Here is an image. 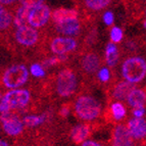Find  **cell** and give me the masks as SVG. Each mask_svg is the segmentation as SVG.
I'll return each instance as SVG.
<instances>
[{"label": "cell", "instance_id": "cell-1", "mask_svg": "<svg viewBox=\"0 0 146 146\" xmlns=\"http://www.w3.org/2000/svg\"><path fill=\"white\" fill-rule=\"evenodd\" d=\"M102 107L97 99L91 95H81L74 103L76 117L84 123L94 122L101 115Z\"/></svg>", "mask_w": 146, "mask_h": 146}, {"label": "cell", "instance_id": "cell-2", "mask_svg": "<svg viewBox=\"0 0 146 146\" xmlns=\"http://www.w3.org/2000/svg\"><path fill=\"white\" fill-rule=\"evenodd\" d=\"M31 92L27 89L8 90L0 98V112L7 113L12 110H23L31 101Z\"/></svg>", "mask_w": 146, "mask_h": 146}, {"label": "cell", "instance_id": "cell-3", "mask_svg": "<svg viewBox=\"0 0 146 146\" xmlns=\"http://www.w3.org/2000/svg\"><path fill=\"white\" fill-rule=\"evenodd\" d=\"M122 76L132 84L141 83L146 77V59L141 56L127 57L122 63Z\"/></svg>", "mask_w": 146, "mask_h": 146}, {"label": "cell", "instance_id": "cell-4", "mask_svg": "<svg viewBox=\"0 0 146 146\" xmlns=\"http://www.w3.org/2000/svg\"><path fill=\"white\" fill-rule=\"evenodd\" d=\"M30 71L25 64L19 63L9 66L3 72L2 84L9 90L23 87L29 80Z\"/></svg>", "mask_w": 146, "mask_h": 146}, {"label": "cell", "instance_id": "cell-5", "mask_svg": "<svg viewBox=\"0 0 146 146\" xmlns=\"http://www.w3.org/2000/svg\"><path fill=\"white\" fill-rule=\"evenodd\" d=\"M78 88V78L72 68H63L58 72L55 78V90L58 96L70 97Z\"/></svg>", "mask_w": 146, "mask_h": 146}, {"label": "cell", "instance_id": "cell-6", "mask_svg": "<svg viewBox=\"0 0 146 146\" xmlns=\"http://www.w3.org/2000/svg\"><path fill=\"white\" fill-rule=\"evenodd\" d=\"M1 126L2 130L5 134L9 137H17L22 134L25 130L24 119L15 113H12L11 111L7 113H2L1 115Z\"/></svg>", "mask_w": 146, "mask_h": 146}, {"label": "cell", "instance_id": "cell-7", "mask_svg": "<svg viewBox=\"0 0 146 146\" xmlns=\"http://www.w3.org/2000/svg\"><path fill=\"white\" fill-rule=\"evenodd\" d=\"M15 40L17 43L25 47L34 46L39 41L40 35L38 30L31 27L29 25L24 27L17 28L15 31Z\"/></svg>", "mask_w": 146, "mask_h": 146}, {"label": "cell", "instance_id": "cell-8", "mask_svg": "<svg viewBox=\"0 0 146 146\" xmlns=\"http://www.w3.org/2000/svg\"><path fill=\"white\" fill-rule=\"evenodd\" d=\"M77 46L78 42L73 37H54L50 42V50L55 55H66L68 53L75 51Z\"/></svg>", "mask_w": 146, "mask_h": 146}, {"label": "cell", "instance_id": "cell-9", "mask_svg": "<svg viewBox=\"0 0 146 146\" xmlns=\"http://www.w3.org/2000/svg\"><path fill=\"white\" fill-rule=\"evenodd\" d=\"M52 12L46 4H42L30 10L28 25L35 29H40L48 23Z\"/></svg>", "mask_w": 146, "mask_h": 146}, {"label": "cell", "instance_id": "cell-10", "mask_svg": "<svg viewBox=\"0 0 146 146\" xmlns=\"http://www.w3.org/2000/svg\"><path fill=\"white\" fill-rule=\"evenodd\" d=\"M135 142L126 125L119 124L113 128L111 146H135Z\"/></svg>", "mask_w": 146, "mask_h": 146}, {"label": "cell", "instance_id": "cell-11", "mask_svg": "<svg viewBox=\"0 0 146 146\" xmlns=\"http://www.w3.org/2000/svg\"><path fill=\"white\" fill-rule=\"evenodd\" d=\"M126 126L136 142H143L146 140V119L132 117L128 121Z\"/></svg>", "mask_w": 146, "mask_h": 146}, {"label": "cell", "instance_id": "cell-12", "mask_svg": "<svg viewBox=\"0 0 146 146\" xmlns=\"http://www.w3.org/2000/svg\"><path fill=\"white\" fill-rule=\"evenodd\" d=\"M92 133V128L88 123H81L74 126L70 131V138L75 144H82L87 141Z\"/></svg>", "mask_w": 146, "mask_h": 146}, {"label": "cell", "instance_id": "cell-13", "mask_svg": "<svg viewBox=\"0 0 146 146\" xmlns=\"http://www.w3.org/2000/svg\"><path fill=\"white\" fill-rule=\"evenodd\" d=\"M54 29L58 34L66 37H74L80 34L81 32V22L79 19L70 20L60 24L54 25Z\"/></svg>", "mask_w": 146, "mask_h": 146}, {"label": "cell", "instance_id": "cell-14", "mask_svg": "<svg viewBox=\"0 0 146 146\" xmlns=\"http://www.w3.org/2000/svg\"><path fill=\"white\" fill-rule=\"evenodd\" d=\"M101 59L95 52H88L81 58V66L86 74H94L100 70Z\"/></svg>", "mask_w": 146, "mask_h": 146}, {"label": "cell", "instance_id": "cell-15", "mask_svg": "<svg viewBox=\"0 0 146 146\" xmlns=\"http://www.w3.org/2000/svg\"><path fill=\"white\" fill-rule=\"evenodd\" d=\"M136 86L135 84H132L128 81H122L119 82L117 85L113 87L111 91V97L115 100V101H125L127 100L128 96L130 93L134 90Z\"/></svg>", "mask_w": 146, "mask_h": 146}, {"label": "cell", "instance_id": "cell-16", "mask_svg": "<svg viewBox=\"0 0 146 146\" xmlns=\"http://www.w3.org/2000/svg\"><path fill=\"white\" fill-rule=\"evenodd\" d=\"M127 103L132 108L146 106V90L142 88H135L127 98Z\"/></svg>", "mask_w": 146, "mask_h": 146}, {"label": "cell", "instance_id": "cell-17", "mask_svg": "<svg viewBox=\"0 0 146 146\" xmlns=\"http://www.w3.org/2000/svg\"><path fill=\"white\" fill-rule=\"evenodd\" d=\"M78 11L75 9H68V8H57L53 10L51 15V20L54 25L60 24L70 20L78 19Z\"/></svg>", "mask_w": 146, "mask_h": 146}, {"label": "cell", "instance_id": "cell-18", "mask_svg": "<svg viewBox=\"0 0 146 146\" xmlns=\"http://www.w3.org/2000/svg\"><path fill=\"white\" fill-rule=\"evenodd\" d=\"M110 115L115 122H122L127 117V107L122 101H113L110 105Z\"/></svg>", "mask_w": 146, "mask_h": 146}, {"label": "cell", "instance_id": "cell-19", "mask_svg": "<svg viewBox=\"0 0 146 146\" xmlns=\"http://www.w3.org/2000/svg\"><path fill=\"white\" fill-rule=\"evenodd\" d=\"M119 49L115 43L110 42L105 47V62L110 68L115 66L119 61Z\"/></svg>", "mask_w": 146, "mask_h": 146}, {"label": "cell", "instance_id": "cell-20", "mask_svg": "<svg viewBox=\"0 0 146 146\" xmlns=\"http://www.w3.org/2000/svg\"><path fill=\"white\" fill-rule=\"evenodd\" d=\"M30 10H31L30 8L26 7L24 5H21L20 7L17 8L15 15V20H13V25H15V29L27 26L28 21H29Z\"/></svg>", "mask_w": 146, "mask_h": 146}, {"label": "cell", "instance_id": "cell-21", "mask_svg": "<svg viewBox=\"0 0 146 146\" xmlns=\"http://www.w3.org/2000/svg\"><path fill=\"white\" fill-rule=\"evenodd\" d=\"M46 115H26L23 119L26 125V127L29 128H35V127H39L43 125L46 122Z\"/></svg>", "mask_w": 146, "mask_h": 146}, {"label": "cell", "instance_id": "cell-22", "mask_svg": "<svg viewBox=\"0 0 146 146\" xmlns=\"http://www.w3.org/2000/svg\"><path fill=\"white\" fill-rule=\"evenodd\" d=\"M15 17L9 10L5 9L4 6L1 5L0 7V29L1 31H5L10 27V25L13 23Z\"/></svg>", "mask_w": 146, "mask_h": 146}, {"label": "cell", "instance_id": "cell-23", "mask_svg": "<svg viewBox=\"0 0 146 146\" xmlns=\"http://www.w3.org/2000/svg\"><path fill=\"white\" fill-rule=\"evenodd\" d=\"M111 0H84L85 6L88 9L93 11H98L107 7L110 4Z\"/></svg>", "mask_w": 146, "mask_h": 146}, {"label": "cell", "instance_id": "cell-24", "mask_svg": "<svg viewBox=\"0 0 146 146\" xmlns=\"http://www.w3.org/2000/svg\"><path fill=\"white\" fill-rule=\"evenodd\" d=\"M30 73H31L32 76H34L36 78H42L45 76L44 66L41 63H33L30 68Z\"/></svg>", "mask_w": 146, "mask_h": 146}, {"label": "cell", "instance_id": "cell-25", "mask_svg": "<svg viewBox=\"0 0 146 146\" xmlns=\"http://www.w3.org/2000/svg\"><path fill=\"white\" fill-rule=\"evenodd\" d=\"M124 37V33L123 30L119 27H113L110 30V40L113 43H119L123 40Z\"/></svg>", "mask_w": 146, "mask_h": 146}, {"label": "cell", "instance_id": "cell-26", "mask_svg": "<svg viewBox=\"0 0 146 146\" xmlns=\"http://www.w3.org/2000/svg\"><path fill=\"white\" fill-rule=\"evenodd\" d=\"M97 78L100 82H102V83H106L108 82L110 79V68H106V66H103L97 72Z\"/></svg>", "mask_w": 146, "mask_h": 146}, {"label": "cell", "instance_id": "cell-27", "mask_svg": "<svg viewBox=\"0 0 146 146\" xmlns=\"http://www.w3.org/2000/svg\"><path fill=\"white\" fill-rule=\"evenodd\" d=\"M44 0H21V4L26 6V7L32 8L34 7H37V6H39V5H42L44 4Z\"/></svg>", "mask_w": 146, "mask_h": 146}, {"label": "cell", "instance_id": "cell-28", "mask_svg": "<svg viewBox=\"0 0 146 146\" xmlns=\"http://www.w3.org/2000/svg\"><path fill=\"white\" fill-rule=\"evenodd\" d=\"M102 20L106 26H111L113 24V22H115V15H113V13L111 11H106L103 15Z\"/></svg>", "mask_w": 146, "mask_h": 146}, {"label": "cell", "instance_id": "cell-29", "mask_svg": "<svg viewBox=\"0 0 146 146\" xmlns=\"http://www.w3.org/2000/svg\"><path fill=\"white\" fill-rule=\"evenodd\" d=\"M132 115H133V117H144V115H146L145 107H137V108H133V110H132Z\"/></svg>", "mask_w": 146, "mask_h": 146}, {"label": "cell", "instance_id": "cell-30", "mask_svg": "<svg viewBox=\"0 0 146 146\" xmlns=\"http://www.w3.org/2000/svg\"><path fill=\"white\" fill-rule=\"evenodd\" d=\"M71 106L68 104H64L62 105V106L60 107V110H59V115H60L61 117H66L70 115V113H71Z\"/></svg>", "mask_w": 146, "mask_h": 146}, {"label": "cell", "instance_id": "cell-31", "mask_svg": "<svg viewBox=\"0 0 146 146\" xmlns=\"http://www.w3.org/2000/svg\"><path fill=\"white\" fill-rule=\"evenodd\" d=\"M80 146H104L102 143H100L99 141L96 140H92V139H88L87 141H85L84 143H82Z\"/></svg>", "mask_w": 146, "mask_h": 146}, {"label": "cell", "instance_id": "cell-32", "mask_svg": "<svg viewBox=\"0 0 146 146\" xmlns=\"http://www.w3.org/2000/svg\"><path fill=\"white\" fill-rule=\"evenodd\" d=\"M17 1H19V0H0V2H1V5H2V6H4V5H10V4H12V3L17 2Z\"/></svg>", "mask_w": 146, "mask_h": 146}, {"label": "cell", "instance_id": "cell-33", "mask_svg": "<svg viewBox=\"0 0 146 146\" xmlns=\"http://www.w3.org/2000/svg\"><path fill=\"white\" fill-rule=\"evenodd\" d=\"M0 146H10V144L7 140H5V139H1V141H0Z\"/></svg>", "mask_w": 146, "mask_h": 146}, {"label": "cell", "instance_id": "cell-34", "mask_svg": "<svg viewBox=\"0 0 146 146\" xmlns=\"http://www.w3.org/2000/svg\"><path fill=\"white\" fill-rule=\"evenodd\" d=\"M143 26H144V27H145V28H146V21H145V22H144V23H143Z\"/></svg>", "mask_w": 146, "mask_h": 146}]
</instances>
